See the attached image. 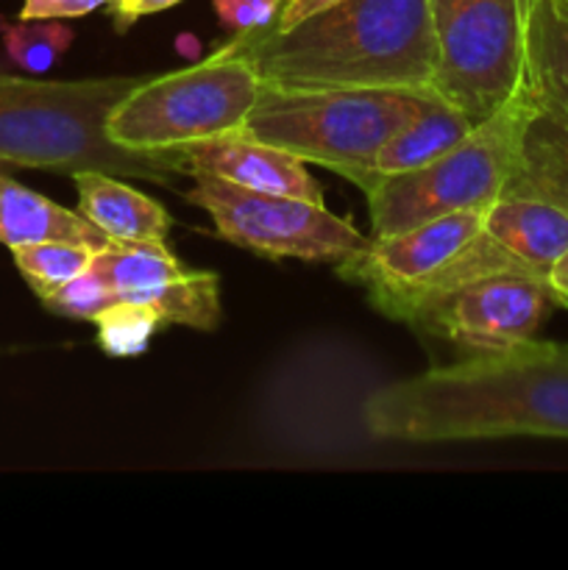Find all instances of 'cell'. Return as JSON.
Segmentation results:
<instances>
[{
    "label": "cell",
    "mask_w": 568,
    "mask_h": 570,
    "mask_svg": "<svg viewBox=\"0 0 568 570\" xmlns=\"http://www.w3.org/2000/svg\"><path fill=\"white\" fill-rule=\"evenodd\" d=\"M373 438L451 443L568 440V345L527 340L376 390L362 406Z\"/></svg>",
    "instance_id": "6da1fadb"
},
{
    "label": "cell",
    "mask_w": 568,
    "mask_h": 570,
    "mask_svg": "<svg viewBox=\"0 0 568 570\" xmlns=\"http://www.w3.org/2000/svg\"><path fill=\"white\" fill-rule=\"evenodd\" d=\"M232 45L273 89L432 92L429 0H343L290 28L239 33Z\"/></svg>",
    "instance_id": "7a4b0ae2"
},
{
    "label": "cell",
    "mask_w": 568,
    "mask_h": 570,
    "mask_svg": "<svg viewBox=\"0 0 568 570\" xmlns=\"http://www.w3.org/2000/svg\"><path fill=\"white\" fill-rule=\"evenodd\" d=\"M438 100L415 89H273L262 95L234 134L267 142L301 161L340 173L365 193L373 156Z\"/></svg>",
    "instance_id": "3957f363"
},
{
    "label": "cell",
    "mask_w": 568,
    "mask_h": 570,
    "mask_svg": "<svg viewBox=\"0 0 568 570\" xmlns=\"http://www.w3.org/2000/svg\"><path fill=\"white\" fill-rule=\"evenodd\" d=\"M134 78L106 83H39L0 78V165L45 170L117 167L128 176L170 181L184 173L178 154H134L104 134L106 111L134 87Z\"/></svg>",
    "instance_id": "277c9868"
},
{
    "label": "cell",
    "mask_w": 568,
    "mask_h": 570,
    "mask_svg": "<svg viewBox=\"0 0 568 570\" xmlns=\"http://www.w3.org/2000/svg\"><path fill=\"white\" fill-rule=\"evenodd\" d=\"M535 111L527 83L454 148L415 170L379 176L365 189L373 237H393L434 217L490 209L505 195L523 128Z\"/></svg>",
    "instance_id": "5b68a950"
},
{
    "label": "cell",
    "mask_w": 568,
    "mask_h": 570,
    "mask_svg": "<svg viewBox=\"0 0 568 570\" xmlns=\"http://www.w3.org/2000/svg\"><path fill=\"white\" fill-rule=\"evenodd\" d=\"M259 95L254 61L228 42L193 67L134 83L106 111L104 134L134 154H178L187 145L237 131Z\"/></svg>",
    "instance_id": "8992f818"
},
{
    "label": "cell",
    "mask_w": 568,
    "mask_h": 570,
    "mask_svg": "<svg viewBox=\"0 0 568 570\" xmlns=\"http://www.w3.org/2000/svg\"><path fill=\"white\" fill-rule=\"evenodd\" d=\"M432 92L477 122L499 111L527 78L529 0H429Z\"/></svg>",
    "instance_id": "52a82bcc"
},
{
    "label": "cell",
    "mask_w": 568,
    "mask_h": 570,
    "mask_svg": "<svg viewBox=\"0 0 568 570\" xmlns=\"http://www.w3.org/2000/svg\"><path fill=\"white\" fill-rule=\"evenodd\" d=\"M193 178L195 187L187 193L189 204L209 212L217 234L226 243L267 259L345 262L371 245V237L315 200L254 193L215 176Z\"/></svg>",
    "instance_id": "ba28073f"
},
{
    "label": "cell",
    "mask_w": 568,
    "mask_h": 570,
    "mask_svg": "<svg viewBox=\"0 0 568 570\" xmlns=\"http://www.w3.org/2000/svg\"><path fill=\"white\" fill-rule=\"evenodd\" d=\"M557 304L549 282L523 273H493L418 301L401 323L473 354H493L535 340Z\"/></svg>",
    "instance_id": "9c48e42d"
},
{
    "label": "cell",
    "mask_w": 568,
    "mask_h": 570,
    "mask_svg": "<svg viewBox=\"0 0 568 570\" xmlns=\"http://www.w3.org/2000/svg\"><path fill=\"white\" fill-rule=\"evenodd\" d=\"M178 156L187 176H215L254 193L290 195L323 204L321 184L306 173L304 161L243 134H223L187 145L178 150Z\"/></svg>",
    "instance_id": "30bf717a"
},
{
    "label": "cell",
    "mask_w": 568,
    "mask_h": 570,
    "mask_svg": "<svg viewBox=\"0 0 568 570\" xmlns=\"http://www.w3.org/2000/svg\"><path fill=\"white\" fill-rule=\"evenodd\" d=\"M484 232L535 278L549 282L568 250V212L549 200L505 195L484 212Z\"/></svg>",
    "instance_id": "8fae6325"
},
{
    "label": "cell",
    "mask_w": 568,
    "mask_h": 570,
    "mask_svg": "<svg viewBox=\"0 0 568 570\" xmlns=\"http://www.w3.org/2000/svg\"><path fill=\"white\" fill-rule=\"evenodd\" d=\"M72 181L78 189V212L111 243H165L170 215L159 200L100 170H78Z\"/></svg>",
    "instance_id": "7c38bea8"
},
{
    "label": "cell",
    "mask_w": 568,
    "mask_h": 570,
    "mask_svg": "<svg viewBox=\"0 0 568 570\" xmlns=\"http://www.w3.org/2000/svg\"><path fill=\"white\" fill-rule=\"evenodd\" d=\"M45 239L89 245L95 250L111 245V239L81 212L65 209L0 173V243L11 250L17 245L45 243Z\"/></svg>",
    "instance_id": "4fadbf2b"
},
{
    "label": "cell",
    "mask_w": 568,
    "mask_h": 570,
    "mask_svg": "<svg viewBox=\"0 0 568 570\" xmlns=\"http://www.w3.org/2000/svg\"><path fill=\"white\" fill-rule=\"evenodd\" d=\"M505 195L538 198L568 212V120L535 104ZM501 195V198H505Z\"/></svg>",
    "instance_id": "5bb4252c"
},
{
    "label": "cell",
    "mask_w": 568,
    "mask_h": 570,
    "mask_svg": "<svg viewBox=\"0 0 568 570\" xmlns=\"http://www.w3.org/2000/svg\"><path fill=\"white\" fill-rule=\"evenodd\" d=\"M527 83L540 109L568 120V3L529 0L527 6Z\"/></svg>",
    "instance_id": "9a60e30c"
},
{
    "label": "cell",
    "mask_w": 568,
    "mask_h": 570,
    "mask_svg": "<svg viewBox=\"0 0 568 570\" xmlns=\"http://www.w3.org/2000/svg\"><path fill=\"white\" fill-rule=\"evenodd\" d=\"M471 128L473 122L462 111H457L454 106L443 104L438 98L418 120L401 128L399 134H393L379 148V154L371 161V170L379 178L390 176V173H404L429 165V161L443 156L449 148H454Z\"/></svg>",
    "instance_id": "2e32d148"
},
{
    "label": "cell",
    "mask_w": 568,
    "mask_h": 570,
    "mask_svg": "<svg viewBox=\"0 0 568 570\" xmlns=\"http://www.w3.org/2000/svg\"><path fill=\"white\" fill-rule=\"evenodd\" d=\"M92 267L111 284L117 301L148 293L187 273L165 243H111L95 254Z\"/></svg>",
    "instance_id": "e0dca14e"
},
{
    "label": "cell",
    "mask_w": 568,
    "mask_h": 570,
    "mask_svg": "<svg viewBox=\"0 0 568 570\" xmlns=\"http://www.w3.org/2000/svg\"><path fill=\"white\" fill-rule=\"evenodd\" d=\"M126 301L148 304L165 323H178L198 332H212L221 323V278L209 271H187L161 287Z\"/></svg>",
    "instance_id": "ac0fdd59"
},
{
    "label": "cell",
    "mask_w": 568,
    "mask_h": 570,
    "mask_svg": "<svg viewBox=\"0 0 568 570\" xmlns=\"http://www.w3.org/2000/svg\"><path fill=\"white\" fill-rule=\"evenodd\" d=\"M95 254L98 250L89 248V245L61 243V239H45V243L17 245V248H11L17 271L22 273V278H26L28 287L33 289V295L39 301L45 295L56 293L59 287H65L76 276H81L84 271H89L95 262Z\"/></svg>",
    "instance_id": "d6986e66"
},
{
    "label": "cell",
    "mask_w": 568,
    "mask_h": 570,
    "mask_svg": "<svg viewBox=\"0 0 568 570\" xmlns=\"http://www.w3.org/2000/svg\"><path fill=\"white\" fill-rule=\"evenodd\" d=\"M72 28L61 20H20L0 22V39H3L6 56L20 70L48 72L61 53L72 45Z\"/></svg>",
    "instance_id": "ffe728a7"
},
{
    "label": "cell",
    "mask_w": 568,
    "mask_h": 570,
    "mask_svg": "<svg viewBox=\"0 0 568 570\" xmlns=\"http://www.w3.org/2000/svg\"><path fill=\"white\" fill-rule=\"evenodd\" d=\"M95 340L98 348L106 356L115 360H126V356H139L148 351L154 334L161 328L159 312L150 309L148 304H137V301H115L109 309L100 312L95 317Z\"/></svg>",
    "instance_id": "44dd1931"
},
{
    "label": "cell",
    "mask_w": 568,
    "mask_h": 570,
    "mask_svg": "<svg viewBox=\"0 0 568 570\" xmlns=\"http://www.w3.org/2000/svg\"><path fill=\"white\" fill-rule=\"evenodd\" d=\"M117 301V293L111 289V284L100 276L95 267L84 271L81 276H76L72 282H67L65 287H59L56 293L45 295L42 306L53 315L61 317H76V321H95L104 309H109Z\"/></svg>",
    "instance_id": "7402d4cb"
},
{
    "label": "cell",
    "mask_w": 568,
    "mask_h": 570,
    "mask_svg": "<svg viewBox=\"0 0 568 570\" xmlns=\"http://www.w3.org/2000/svg\"><path fill=\"white\" fill-rule=\"evenodd\" d=\"M212 3L223 26L237 33H248L271 26L282 11L284 0H212Z\"/></svg>",
    "instance_id": "603a6c76"
},
{
    "label": "cell",
    "mask_w": 568,
    "mask_h": 570,
    "mask_svg": "<svg viewBox=\"0 0 568 570\" xmlns=\"http://www.w3.org/2000/svg\"><path fill=\"white\" fill-rule=\"evenodd\" d=\"M109 0H22L20 20H72L87 17Z\"/></svg>",
    "instance_id": "cb8c5ba5"
},
{
    "label": "cell",
    "mask_w": 568,
    "mask_h": 570,
    "mask_svg": "<svg viewBox=\"0 0 568 570\" xmlns=\"http://www.w3.org/2000/svg\"><path fill=\"white\" fill-rule=\"evenodd\" d=\"M182 0H109V9H111V22H115L117 31H128L137 20L148 14H159V11L173 9L178 6Z\"/></svg>",
    "instance_id": "d4e9b609"
},
{
    "label": "cell",
    "mask_w": 568,
    "mask_h": 570,
    "mask_svg": "<svg viewBox=\"0 0 568 570\" xmlns=\"http://www.w3.org/2000/svg\"><path fill=\"white\" fill-rule=\"evenodd\" d=\"M334 3H343V0H284L282 11H278L276 20L271 22V28H290L295 22H301L304 17L315 14V11L329 9Z\"/></svg>",
    "instance_id": "484cf974"
},
{
    "label": "cell",
    "mask_w": 568,
    "mask_h": 570,
    "mask_svg": "<svg viewBox=\"0 0 568 570\" xmlns=\"http://www.w3.org/2000/svg\"><path fill=\"white\" fill-rule=\"evenodd\" d=\"M549 287L555 293L557 304L568 306V250L557 259V265L549 273Z\"/></svg>",
    "instance_id": "4316f807"
},
{
    "label": "cell",
    "mask_w": 568,
    "mask_h": 570,
    "mask_svg": "<svg viewBox=\"0 0 568 570\" xmlns=\"http://www.w3.org/2000/svg\"><path fill=\"white\" fill-rule=\"evenodd\" d=\"M566 3H568V0H566Z\"/></svg>",
    "instance_id": "83f0119b"
}]
</instances>
